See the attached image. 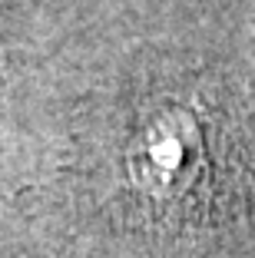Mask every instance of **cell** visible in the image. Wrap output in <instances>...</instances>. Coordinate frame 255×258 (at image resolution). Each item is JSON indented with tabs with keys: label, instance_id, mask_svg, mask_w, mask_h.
Returning a JSON list of instances; mask_svg holds the SVG:
<instances>
[{
	"label": "cell",
	"instance_id": "6da1fadb",
	"mask_svg": "<svg viewBox=\"0 0 255 258\" xmlns=\"http://www.w3.org/2000/svg\"><path fill=\"white\" fill-rule=\"evenodd\" d=\"M186 162V129H182V122L173 119H159L146 126L136 136V143L129 146V175L136 179V185H143L149 192H166Z\"/></svg>",
	"mask_w": 255,
	"mask_h": 258
}]
</instances>
